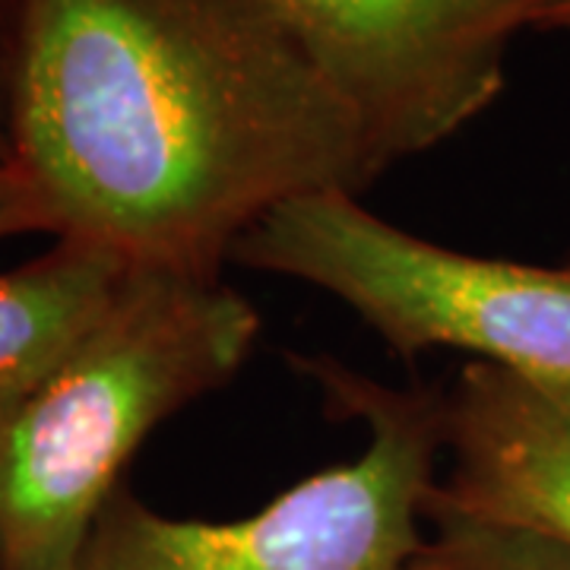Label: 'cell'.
I'll list each match as a JSON object with an SVG mask.
<instances>
[{
  "label": "cell",
  "instance_id": "9c48e42d",
  "mask_svg": "<svg viewBox=\"0 0 570 570\" xmlns=\"http://www.w3.org/2000/svg\"><path fill=\"white\" fill-rule=\"evenodd\" d=\"M32 232L55 235L51 213L20 165H0V242L17 238V235H32Z\"/></svg>",
  "mask_w": 570,
  "mask_h": 570
},
{
  "label": "cell",
  "instance_id": "7a4b0ae2",
  "mask_svg": "<svg viewBox=\"0 0 570 570\" xmlns=\"http://www.w3.org/2000/svg\"><path fill=\"white\" fill-rule=\"evenodd\" d=\"M257 336V307L219 276L134 266L0 425V570L73 568L137 448L228 384Z\"/></svg>",
  "mask_w": 570,
  "mask_h": 570
},
{
  "label": "cell",
  "instance_id": "30bf717a",
  "mask_svg": "<svg viewBox=\"0 0 570 570\" xmlns=\"http://www.w3.org/2000/svg\"><path fill=\"white\" fill-rule=\"evenodd\" d=\"M13 163L10 153V134H7V108H3V86H0V165Z\"/></svg>",
  "mask_w": 570,
  "mask_h": 570
},
{
  "label": "cell",
  "instance_id": "3957f363",
  "mask_svg": "<svg viewBox=\"0 0 570 570\" xmlns=\"http://www.w3.org/2000/svg\"><path fill=\"white\" fill-rule=\"evenodd\" d=\"M367 448L228 523L175 520L118 489L70 570H412L444 456V400L384 387L333 358L302 362Z\"/></svg>",
  "mask_w": 570,
  "mask_h": 570
},
{
  "label": "cell",
  "instance_id": "6da1fadb",
  "mask_svg": "<svg viewBox=\"0 0 570 570\" xmlns=\"http://www.w3.org/2000/svg\"><path fill=\"white\" fill-rule=\"evenodd\" d=\"M10 153L55 235L219 276L276 206L390 165L261 0H13Z\"/></svg>",
  "mask_w": 570,
  "mask_h": 570
},
{
  "label": "cell",
  "instance_id": "277c9868",
  "mask_svg": "<svg viewBox=\"0 0 570 570\" xmlns=\"http://www.w3.org/2000/svg\"><path fill=\"white\" fill-rule=\"evenodd\" d=\"M232 257L336 295L406 362L460 348L520 377L570 384V264L431 245L346 190L276 206Z\"/></svg>",
  "mask_w": 570,
  "mask_h": 570
},
{
  "label": "cell",
  "instance_id": "7c38bea8",
  "mask_svg": "<svg viewBox=\"0 0 570 570\" xmlns=\"http://www.w3.org/2000/svg\"><path fill=\"white\" fill-rule=\"evenodd\" d=\"M558 29H568V32H570V7H568V10H564V17L558 20Z\"/></svg>",
  "mask_w": 570,
  "mask_h": 570
},
{
  "label": "cell",
  "instance_id": "5b68a950",
  "mask_svg": "<svg viewBox=\"0 0 570 570\" xmlns=\"http://www.w3.org/2000/svg\"><path fill=\"white\" fill-rule=\"evenodd\" d=\"M362 118L387 165L460 134L504 89L510 41L570 0H261Z\"/></svg>",
  "mask_w": 570,
  "mask_h": 570
},
{
  "label": "cell",
  "instance_id": "52a82bcc",
  "mask_svg": "<svg viewBox=\"0 0 570 570\" xmlns=\"http://www.w3.org/2000/svg\"><path fill=\"white\" fill-rule=\"evenodd\" d=\"M130 269L105 247L58 238L36 261L0 273V425L99 321Z\"/></svg>",
  "mask_w": 570,
  "mask_h": 570
},
{
  "label": "cell",
  "instance_id": "8fae6325",
  "mask_svg": "<svg viewBox=\"0 0 570 570\" xmlns=\"http://www.w3.org/2000/svg\"><path fill=\"white\" fill-rule=\"evenodd\" d=\"M10 3H13V0H0V26L7 20V13H10Z\"/></svg>",
  "mask_w": 570,
  "mask_h": 570
},
{
  "label": "cell",
  "instance_id": "ba28073f",
  "mask_svg": "<svg viewBox=\"0 0 570 570\" xmlns=\"http://www.w3.org/2000/svg\"><path fill=\"white\" fill-rule=\"evenodd\" d=\"M422 549L412 570H570V542L523 523L425 504Z\"/></svg>",
  "mask_w": 570,
  "mask_h": 570
},
{
  "label": "cell",
  "instance_id": "8992f818",
  "mask_svg": "<svg viewBox=\"0 0 570 570\" xmlns=\"http://www.w3.org/2000/svg\"><path fill=\"white\" fill-rule=\"evenodd\" d=\"M441 400L448 469L428 501L570 542V384L466 362Z\"/></svg>",
  "mask_w": 570,
  "mask_h": 570
}]
</instances>
